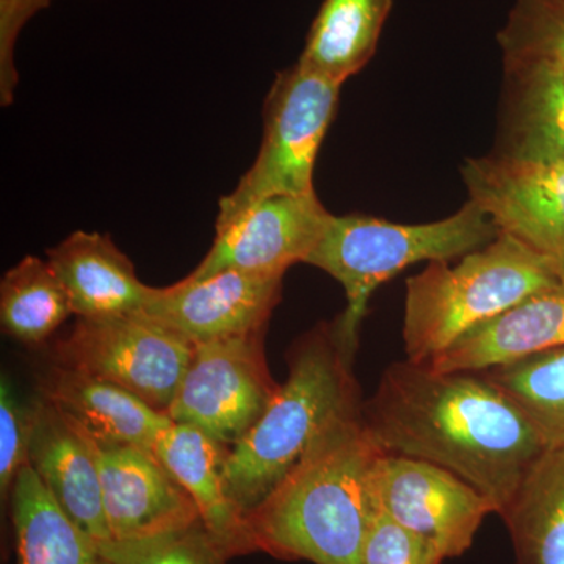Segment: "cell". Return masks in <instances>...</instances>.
<instances>
[{
	"instance_id": "cell-1",
	"label": "cell",
	"mask_w": 564,
	"mask_h": 564,
	"mask_svg": "<svg viewBox=\"0 0 564 564\" xmlns=\"http://www.w3.org/2000/svg\"><path fill=\"white\" fill-rule=\"evenodd\" d=\"M362 419L384 454L443 467L496 508L547 447L529 421L480 372H437L423 362H392Z\"/></svg>"
},
{
	"instance_id": "cell-2",
	"label": "cell",
	"mask_w": 564,
	"mask_h": 564,
	"mask_svg": "<svg viewBox=\"0 0 564 564\" xmlns=\"http://www.w3.org/2000/svg\"><path fill=\"white\" fill-rule=\"evenodd\" d=\"M383 455L364 423L362 408L334 422L245 516L250 551L314 564H361L377 508L375 470Z\"/></svg>"
},
{
	"instance_id": "cell-3",
	"label": "cell",
	"mask_w": 564,
	"mask_h": 564,
	"mask_svg": "<svg viewBox=\"0 0 564 564\" xmlns=\"http://www.w3.org/2000/svg\"><path fill=\"white\" fill-rule=\"evenodd\" d=\"M355 355L337 339L333 323L300 337L289 351V377L239 443L229 447L225 484L237 513L267 499L334 422L362 408L352 373Z\"/></svg>"
},
{
	"instance_id": "cell-4",
	"label": "cell",
	"mask_w": 564,
	"mask_h": 564,
	"mask_svg": "<svg viewBox=\"0 0 564 564\" xmlns=\"http://www.w3.org/2000/svg\"><path fill=\"white\" fill-rule=\"evenodd\" d=\"M499 229L474 202L451 217L403 225L370 215H332L306 262L343 284L347 306L333 322L337 339L356 356L370 296L419 262L454 261L486 247Z\"/></svg>"
},
{
	"instance_id": "cell-5",
	"label": "cell",
	"mask_w": 564,
	"mask_h": 564,
	"mask_svg": "<svg viewBox=\"0 0 564 564\" xmlns=\"http://www.w3.org/2000/svg\"><path fill=\"white\" fill-rule=\"evenodd\" d=\"M563 281L554 265L508 234L451 261L429 262L406 280V359L429 362L475 326Z\"/></svg>"
},
{
	"instance_id": "cell-6",
	"label": "cell",
	"mask_w": 564,
	"mask_h": 564,
	"mask_svg": "<svg viewBox=\"0 0 564 564\" xmlns=\"http://www.w3.org/2000/svg\"><path fill=\"white\" fill-rule=\"evenodd\" d=\"M340 87L299 63L278 74L263 107L258 158L218 203L217 225L270 196L315 192V161L336 117Z\"/></svg>"
},
{
	"instance_id": "cell-7",
	"label": "cell",
	"mask_w": 564,
	"mask_h": 564,
	"mask_svg": "<svg viewBox=\"0 0 564 564\" xmlns=\"http://www.w3.org/2000/svg\"><path fill=\"white\" fill-rule=\"evenodd\" d=\"M193 352L191 339L137 313L77 318L73 332L55 344V364L120 386L169 415Z\"/></svg>"
},
{
	"instance_id": "cell-8",
	"label": "cell",
	"mask_w": 564,
	"mask_h": 564,
	"mask_svg": "<svg viewBox=\"0 0 564 564\" xmlns=\"http://www.w3.org/2000/svg\"><path fill=\"white\" fill-rule=\"evenodd\" d=\"M263 337L256 333L195 344L169 417L228 447L239 443L280 389L267 366Z\"/></svg>"
},
{
	"instance_id": "cell-9",
	"label": "cell",
	"mask_w": 564,
	"mask_h": 564,
	"mask_svg": "<svg viewBox=\"0 0 564 564\" xmlns=\"http://www.w3.org/2000/svg\"><path fill=\"white\" fill-rule=\"evenodd\" d=\"M375 502L397 524L429 541L447 558L473 547L496 508L455 474L421 459L384 454L373 477Z\"/></svg>"
},
{
	"instance_id": "cell-10",
	"label": "cell",
	"mask_w": 564,
	"mask_h": 564,
	"mask_svg": "<svg viewBox=\"0 0 564 564\" xmlns=\"http://www.w3.org/2000/svg\"><path fill=\"white\" fill-rule=\"evenodd\" d=\"M462 177L470 202L499 232L543 256L564 280V165L489 152L466 159Z\"/></svg>"
},
{
	"instance_id": "cell-11",
	"label": "cell",
	"mask_w": 564,
	"mask_h": 564,
	"mask_svg": "<svg viewBox=\"0 0 564 564\" xmlns=\"http://www.w3.org/2000/svg\"><path fill=\"white\" fill-rule=\"evenodd\" d=\"M87 437L99 467L104 510L117 544V564L122 555L141 545L203 522L191 494L154 452L135 445L98 443L88 434Z\"/></svg>"
},
{
	"instance_id": "cell-12",
	"label": "cell",
	"mask_w": 564,
	"mask_h": 564,
	"mask_svg": "<svg viewBox=\"0 0 564 564\" xmlns=\"http://www.w3.org/2000/svg\"><path fill=\"white\" fill-rule=\"evenodd\" d=\"M332 215L315 192L261 199L215 225L210 251L188 276L203 280L226 270L284 276L293 263L306 262Z\"/></svg>"
},
{
	"instance_id": "cell-13",
	"label": "cell",
	"mask_w": 564,
	"mask_h": 564,
	"mask_svg": "<svg viewBox=\"0 0 564 564\" xmlns=\"http://www.w3.org/2000/svg\"><path fill=\"white\" fill-rule=\"evenodd\" d=\"M284 276L226 270L150 288L141 314L182 334L193 344L267 333L280 303Z\"/></svg>"
},
{
	"instance_id": "cell-14",
	"label": "cell",
	"mask_w": 564,
	"mask_h": 564,
	"mask_svg": "<svg viewBox=\"0 0 564 564\" xmlns=\"http://www.w3.org/2000/svg\"><path fill=\"white\" fill-rule=\"evenodd\" d=\"M29 464L82 532L117 563L99 467L87 434L54 404H35Z\"/></svg>"
},
{
	"instance_id": "cell-15",
	"label": "cell",
	"mask_w": 564,
	"mask_h": 564,
	"mask_svg": "<svg viewBox=\"0 0 564 564\" xmlns=\"http://www.w3.org/2000/svg\"><path fill=\"white\" fill-rule=\"evenodd\" d=\"M558 347H564V280L480 323L423 364L437 372H484Z\"/></svg>"
},
{
	"instance_id": "cell-16",
	"label": "cell",
	"mask_w": 564,
	"mask_h": 564,
	"mask_svg": "<svg viewBox=\"0 0 564 564\" xmlns=\"http://www.w3.org/2000/svg\"><path fill=\"white\" fill-rule=\"evenodd\" d=\"M47 261L68 292L77 318H109L143 310L150 285L131 259L99 232L76 231L47 250Z\"/></svg>"
},
{
	"instance_id": "cell-17",
	"label": "cell",
	"mask_w": 564,
	"mask_h": 564,
	"mask_svg": "<svg viewBox=\"0 0 564 564\" xmlns=\"http://www.w3.org/2000/svg\"><path fill=\"white\" fill-rule=\"evenodd\" d=\"M43 400L54 404L88 436L102 444L135 445L154 452L173 421L120 386L55 364L43 378Z\"/></svg>"
},
{
	"instance_id": "cell-18",
	"label": "cell",
	"mask_w": 564,
	"mask_h": 564,
	"mask_svg": "<svg viewBox=\"0 0 564 564\" xmlns=\"http://www.w3.org/2000/svg\"><path fill=\"white\" fill-rule=\"evenodd\" d=\"M492 154L564 165V70H503Z\"/></svg>"
},
{
	"instance_id": "cell-19",
	"label": "cell",
	"mask_w": 564,
	"mask_h": 564,
	"mask_svg": "<svg viewBox=\"0 0 564 564\" xmlns=\"http://www.w3.org/2000/svg\"><path fill=\"white\" fill-rule=\"evenodd\" d=\"M154 454L191 494L207 532L228 555L250 551L242 516L237 513L226 492L228 445L218 443L195 426L173 422L155 441Z\"/></svg>"
},
{
	"instance_id": "cell-20",
	"label": "cell",
	"mask_w": 564,
	"mask_h": 564,
	"mask_svg": "<svg viewBox=\"0 0 564 564\" xmlns=\"http://www.w3.org/2000/svg\"><path fill=\"white\" fill-rule=\"evenodd\" d=\"M499 516L516 564H564V443L533 459Z\"/></svg>"
},
{
	"instance_id": "cell-21",
	"label": "cell",
	"mask_w": 564,
	"mask_h": 564,
	"mask_svg": "<svg viewBox=\"0 0 564 564\" xmlns=\"http://www.w3.org/2000/svg\"><path fill=\"white\" fill-rule=\"evenodd\" d=\"M392 6L393 0H323L296 63L344 85L372 61Z\"/></svg>"
},
{
	"instance_id": "cell-22",
	"label": "cell",
	"mask_w": 564,
	"mask_h": 564,
	"mask_svg": "<svg viewBox=\"0 0 564 564\" xmlns=\"http://www.w3.org/2000/svg\"><path fill=\"white\" fill-rule=\"evenodd\" d=\"M18 564H117L70 521L31 464L11 489Z\"/></svg>"
},
{
	"instance_id": "cell-23",
	"label": "cell",
	"mask_w": 564,
	"mask_h": 564,
	"mask_svg": "<svg viewBox=\"0 0 564 564\" xmlns=\"http://www.w3.org/2000/svg\"><path fill=\"white\" fill-rule=\"evenodd\" d=\"M73 315L68 292L50 261L25 256L0 282L3 333L25 345L44 343Z\"/></svg>"
},
{
	"instance_id": "cell-24",
	"label": "cell",
	"mask_w": 564,
	"mask_h": 564,
	"mask_svg": "<svg viewBox=\"0 0 564 564\" xmlns=\"http://www.w3.org/2000/svg\"><path fill=\"white\" fill-rule=\"evenodd\" d=\"M480 373L518 408L545 445L564 443V347Z\"/></svg>"
},
{
	"instance_id": "cell-25",
	"label": "cell",
	"mask_w": 564,
	"mask_h": 564,
	"mask_svg": "<svg viewBox=\"0 0 564 564\" xmlns=\"http://www.w3.org/2000/svg\"><path fill=\"white\" fill-rule=\"evenodd\" d=\"M497 43L503 70H564V0H514Z\"/></svg>"
},
{
	"instance_id": "cell-26",
	"label": "cell",
	"mask_w": 564,
	"mask_h": 564,
	"mask_svg": "<svg viewBox=\"0 0 564 564\" xmlns=\"http://www.w3.org/2000/svg\"><path fill=\"white\" fill-rule=\"evenodd\" d=\"M35 425V406H24L14 395L9 378L0 386V489H13L18 475L29 464Z\"/></svg>"
},
{
	"instance_id": "cell-27",
	"label": "cell",
	"mask_w": 564,
	"mask_h": 564,
	"mask_svg": "<svg viewBox=\"0 0 564 564\" xmlns=\"http://www.w3.org/2000/svg\"><path fill=\"white\" fill-rule=\"evenodd\" d=\"M444 556L429 541L397 524L375 508L369 532L364 541L361 564H443Z\"/></svg>"
},
{
	"instance_id": "cell-28",
	"label": "cell",
	"mask_w": 564,
	"mask_h": 564,
	"mask_svg": "<svg viewBox=\"0 0 564 564\" xmlns=\"http://www.w3.org/2000/svg\"><path fill=\"white\" fill-rule=\"evenodd\" d=\"M226 556L228 552L199 522L184 532L128 552L118 564H223Z\"/></svg>"
},
{
	"instance_id": "cell-29",
	"label": "cell",
	"mask_w": 564,
	"mask_h": 564,
	"mask_svg": "<svg viewBox=\"0 0 564 564\" xmlns=\"http://www.w3.org/2000/svg\"><path fill=\"white\" fill-rule=\"evenodd\" d=\"M51 0H0V99L9 106L18 85L14 46L32 17L46 9Z\"/></svg>"
}]
</instances>
